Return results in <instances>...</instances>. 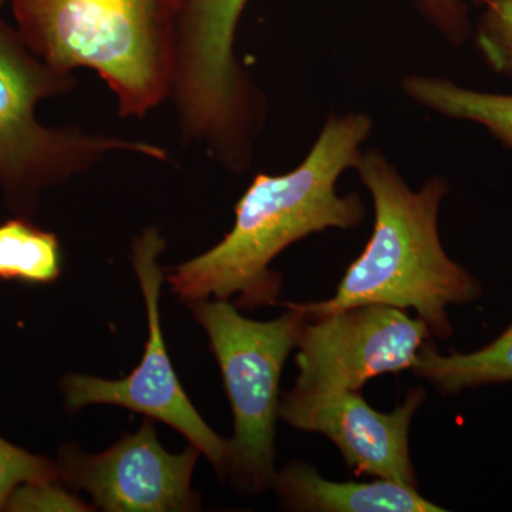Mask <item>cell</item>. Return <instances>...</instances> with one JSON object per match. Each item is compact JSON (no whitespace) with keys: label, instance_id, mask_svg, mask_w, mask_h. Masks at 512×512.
Here are the masks:
<instances>
[{"label":"cell","instance_id":"cell-15","mask_svg":"<svg viewBox=\"0 0 512 512\" xmlns=\"http://www.w3.org/2000/svg\"><path fill=\"white\" fill-rule=\"evenodd\" d=\"M483 5L473 37L485 64L512 80V0H477Z\"/></svg>","mask_w":512,"mask_h":512},{"label":"cell","instance_id":"cell-9","mask_svg":"<svg viewBox=\"0 0 512 512\" xmlns=\"http://www.w3.org/2000/svg\"><path fill=\"white\" fill-rule=\"evenodd\" d=\"M200 454L192 444L183 453H168L147 420L100 454L64 447L56 463L62 483L86 491L104 511L180 512L200 510L191 488Z\"/></svg>","mask_w":512,"mask_h":512},{"label":"cell","instance_id":"cell-14","mask_svg":"<svg viewBox=\"0 0 512 512\" xmlns=\"http://www.w3.org/2000/svg\"><path fill=\"white\" fill-rule=\"evenodd\" d=\"M60 272L62 248L57 235L23 215L0 224V279L52 284Z\"/></svg>","mask_w":512,"mask_h":512},{"label":"cell","instance_id":"cell-10","mask_svg":"<svg viewBox=\"0 0 512 512\" xmlns=\"http://www.w3.org/2000/svg\"><path fill=\"white\" fill-rule=\"evenodd\" d=\"M424 400L426 392L416 387L392 413H380L359 392L301 393L292 389L282 396L279 417L293 429L328 437L356 474L417 488L410 426Z\"/></svg>","mask_w":512,"mask_h":512},{"label":"cell","instance_id":"cell-8","mask_svg":"<svg viewBox=\"0 0 512 512\" xmlns=\"http://www.w3.org/2000/svg\"><path fill=\"white\" fill-rule=\"evenodd\" d=\"M429 326L406 311L387 305H360L308 318L298 342L299 375L293 390L301 393L359 392L386 373L412 370Z\"/></svg>","mask_w":512,"mask_h":512},{"label":"cell","instance_id":"cell-17","mask_svg":"<svg viewBox=\"0 0 512 512\" xmlns=\"http://www.w3.org/2000/svg\"><path fill=\"white\" fill-rule=\"evenodd\" d=\"M64 488L62 480L29 481L18 485L5 504L9 512L92 511Z\"/></svg>","mask_w":512,"mask_h":512},{"label":"cell","instance_id":"cell-11","mask_svg":"<svg viewBox=\"0 0 512 512\" xmlns=\"http://www.w3.org/2000/svg\"><path fill=\"white\" fill-rule=\"evenodd\" d=\"M274 487L282 507L305 512H443L446 508L426 500L417 488L377 480L338 483L320 476L305 463H291L275 473Z\"/></svg>","mask_w":512,"mask_h":512},{"label":"cell","instance_id":"cell-5","mask_svg":"<svg viewBox=\"0 0 512 512\" xmlns=\"http://www.w3.org/2000/svg\"><path fill=\"white\" fill-rule=\"evenodd\" d=\"M74 87L73 73L36 56L0 16V188L18 215L32 217L42 192L86 173L110 154L168 158L165 148L148 141L43 126L37 106Z\"/></svg>","mask_w":512,"mask_h":512},{"label":"cell","instance_id":"cell-16","mask_svg":"<svg viewBox=\"0 0 512 512\" xmlns=\"http://www.w3.org/2000/svg\"><path fill=\"white\" fill-rule=\"evenodd\" d=\"M60 480L59 467L50 458L30 453L0 437V511L10 493L29 481Z\"/></svg>","mask_w":512,"mask_h":512},{"label":"cell","instance_id":"cell-7","mask_svg":"<svg viewBox=\"0 0 512 512\" xmlns=\"http://www.w3.org/2000/svg\"><path fill=\"white\" fill-rule=\"evenodd\" d=\"M165 239L157 228H147L133 242V265L146 302L148 339L140 365L121 380L69 375L62 382L64 403L72 412L92 404H111L150 419L160 420L180 431L214 464L227 473L231 443L205 423L185 394L165 348L161 328L160 293L164 271L160 256Z\"/></svg>","mask_w":512,"mask_h":512},{"label":"cell","instance_id":"cell-3","mask_svg":"<svg viewBox=\"0 0 512 512\" xmlns=\"http://www.w3.org/2000/svg\"><path fill=\"white\" fill-rule=\"evenodd\" d=\"M249 0H177V67L171 100L185 143L234 173L254 160L266 119L264 93L235 42ZM454 46L473 37L464 0H414Z\"/></svg>","mask_w":512,"mask_h":512},{"label":"cell","instance_id":"cell-1","mask_svg":"<svg viewBox=\"0 0 512 512\" xmlns=\"http://www.w3.org/2000/svg\"><path fill=\"white\" fill-rule=\"evenodd\" d=\"M373 120L362 111L332 113L298 167L261 173L235 205L231 231L204 254L175 266L168 284L185 302L237 298V306L276 305L282 276L276 256L295 242L326 229H352L366 217L357 194L340 195L338 181L362 157Z\"/></svg>","mask_w":512,"mask_h":512},{"label":"cell","instance_id":"cell-13","mask_svg":"<svg viewBox=\"0 0 512 512\" xmlns=\"http://www.w3.org/2000/svg\"><path fill=\"white\" fill-rule=\"evenodd\" d=\"M412 372L429 380L444 396L488 384L511 383L512 323L490 345L476 352H453L444 356L427 340L417 355Z\"/></svg>","mask_w":512,"mask_h":512},{"label":"cell","instance_id":"cell-2","mask_svg":"<svg viewBox=\"0 0 512 512\" xmlns=\"http://www.w3.org/2000/svg\"><path fill=\"white\" fill-rule=\"evenodd\" d=\"M355 170L372 197L375 224L362 254L346 269L335 295L320 302H282L308 318L360 305L413 309L431 336L453 335L448 308L480 301L483 285L447 255L439 234L443 175L413 190L382 151L362 153Z\"/></svg>","mask_w":512,"mask_h":512},{"label":"cell","instance_id":"cell-6","mask_svg":"<svg viewBox=\"0 0 512 512\" xmlns=\"http://www.w3.org/2000/svg\"><path fill=\"white\" fill-rule=\"evenodd\" d=\"M281 305L284 315L258 322L222 299L191 303L194 318L210 339L234 413L227 474L249 493L271 487L274 480L279 382L305 322L302 312Z\"/></svg>","mask_w":512,"mask_h":512},{"label":"cell","instance_id":"cell-18","mask_svg":"<svg viewBox=\"0 0 512 512\" xmlns=\"http://www.w3.org/2000/svg\"><path fill=\"white\" fill-rule=\"evenodd\" d=\"M5 3H8V0H0V9H2L3 6H5Z\"/></svg>","mask_w":512,"mask_h":512},{"label":"cell","instance_id":"cell-12","mask_svg":"<svg viewBox=\"0 0 512 512\" xmlns=\"http://www.w3.org/2000/svg\"><path fill=\"white\" fill-rule=\"evenodd\" d=\"M403 92L419 106L447 119L470 121L512 150V96L478 92L446 77L409 74L402 80Z\"/></svg>","mask_w":512,"mask_h":512},{"label":"cell","instance_id":"cell-4","mask_svg":"<svg viewBox=\"0 0 512 512\" xmlns=\"http://www.w3.org/2000/svg\"><path fill=\"white\" fill-rule=\"evenodd\" d=\"M23 42L63 72L90 69L121 116L143 119L173 93L177 0H8Z\"/></svg>","mask_w":512,"mask_h":512}]
</instances>
